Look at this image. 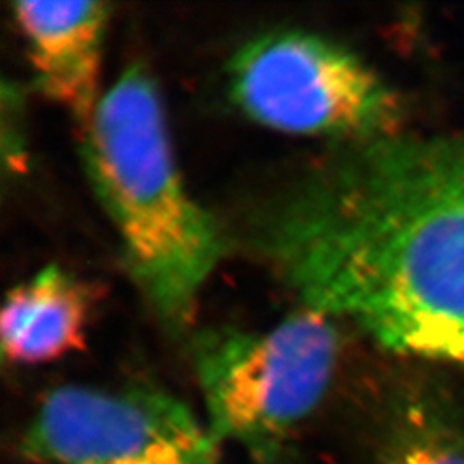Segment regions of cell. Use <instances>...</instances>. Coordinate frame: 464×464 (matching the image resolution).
Returning <instances> with one entry per match:
<instances>
[{"label": "cell", "instance_id": "obj_7", "mask_svg": "<svg viewBox=\"0 0 464 464\" xmlns=\"http://www.w3.org/2000/svg\"><path fill=\"white\" fill-rule=\"evenodd\" d=\"M92 295L61 266L42 268L17 284L0 312V344L5 360L38 365L83 348Z\"/></svg>", "mask_w": 464, "mask_h": 464}, {"label": "cell", "instance_id": "obj_6", "mask_svg": "<svg viewBox=\"0 0 464 464\" xmlns=\"http://www.w3.org/2000/svg\"><path fill=\"white\" fill-rule=\"evenodd\" d=\"M109 9V4L95 0L13 4L36 88L69 111L80 128L102 99L100 59Z\"/></svg>", "mask_w": 464, "mask_h": 464}, {"label": "cell", "instance_id": "obj_3", "mask_svg": "<svg viewBox=\"0 0 464 464\" xmlns=\"http://www.w3.org/2000/svg\"><path fill=\"white\" fill-rule=\"evenodd\" d=\"M339 337L329 316L301 308L268 331L199 332L193 365L205 421L249 464H282L325 398Z\"/></svg>", "mask_w": 464, "mask_h": 464}, {"label": "cell", "instance_id": "obj_2", "mask_svg": "<svg viewBox=\"0 0 464 464\" xmlns=\"http://www.w3.org/2000/svg\"><path fill=\"white\" fill-rule=\"evenodd\" d=\"M80 151L130 276L167 329L183 332L226 239L184 184L160 93L141 64L126 67L102 95Z\"/></svg>", "mask_w": 464, "mask_h": 464}, {"label": "cell", "instance_id": "obj_9", "mask_svg": "<svg viewBox=\"0 0 464 464\" xmlns=\"http://www.w3.org/2000/svg\"><path fill=\"white\" fill-rule=\"evenodd\" d=\"M19 93L16 92L14 86H9L7 83H4V90H2V100L11 107L13 111V122H7L4 121L5 124H11L13 126V131L14 133H7V130H4V159H5V164L7 166H14V170H17L19 167L23 166V159H24V151H23V143H21V136L17 133V114H19Z\"/></svg>", "mask_w": 464, "mask_h": 464}, {"label": "cell", "instance_id": "obj_5", "mask_svg": "<svg viewBox=\"0 0 464 464\" xmlns=\"http://www.w3.org/2000/svg\"><path fill=\"white\" fill-rule=\"evenodd\" d=\"M21 452L36 464H218L220 444L164 389L63 385L36 408Z\"/></svg>", "mask_w": 464, "mask_h": 464}, {"label": "cell", "instance_id": "obj_8", "mask_svg": "<svg viewBox=\"0 0 464 464\" xmlns=\"http://www.w3.org/2000/svg\"><path fill=\"white\" fill-rule=\"evenodd\" d=\"M379 464H464V413L435 389H420L392 408Z\"/></svg>", "mask_w": 464, "mask_h": 464}, {"label": "cell", "instance_id": "obj_1", "mask_svg": "<svg viewBox=\"0 0 464 464\" xmlns=\"http://www.w3.org/2000/svg\"><path fill=\"white\" fill-rule=\"evenodd\" d=\"M246 234L303 308L464 372V136L341 143Z\"/></svg>", "mask_w": 464, "mask_h": 464}, {"label": "cell", "instance_id": "obj_4", "mask_svg": "<svg viewBox=\"0 0 464 464\" xmlns=\"http://www.w3.org/2000/svg\"><path fill=\"white\" fill-rule=\"evenodd\" d=\"M227 86L253 122L343 143L392 133L398 100L379 74L320 34H260L232 55Z\"/></svg>", "mask_w": 464, "mask_h": 464}]
</instances>
